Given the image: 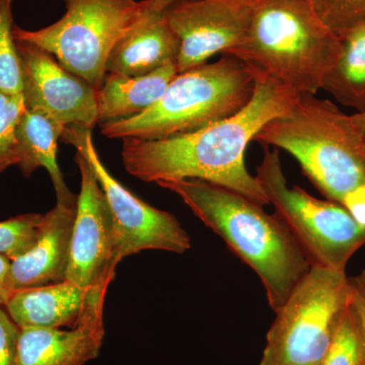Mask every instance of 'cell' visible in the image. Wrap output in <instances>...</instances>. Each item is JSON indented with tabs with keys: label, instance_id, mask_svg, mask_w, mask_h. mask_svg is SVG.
<instances>
[{
	"label": "cell",
	"instance_id": "5",
	"mask_svg": "<svg viewBox=\"0 0 365 365\" xmlns=\"http://www.w3.org/2000/svg\"><path fill=\"white\" fill-rule=\"evenodd\" d=\"M253 72L232 55L222 54L179 73L148 111L101 124L111 139L158 140L201 130L244 109L253 98Z\"/></svg>",
	"mask_w": 365,
	"mask_h": 365
},
{
	"label": "cell",
	"instance_id": "27",
	"mask_svg": "<svg viewBox=\"0 0 365 365\" xmlns=\"http://www.w3.org/2000/svg\"><path fill=\"white\" fill-rule=\"evenodd\" d=\"M341 205L347 209L359 225L365 227V184L348 193Z\"/></svg>",
	"mask_w": 365,
	"mask_h": 365
},
{
	"label": "cell",
	"instance_id": "17",
	"mask_svg": "<svg viewBox=\"0 0 365 365\" xmlns=\"http://www.w3.org/2000/svg\"><path fill=\"white\" fill-rule=\"evenodd\" d=\"M178 74L176 64H168L141 76L108 72L97 91L98 122L126 119L148 111L157 104Z\"/></svg>",
	"mask_w": 365,
	"mask_h": 365
},
{
	"label": "cell",
	"instance_id": "16",
	"mask_svg": "<svg viewBox=\"0 0 365 365\" xmlns=\"http://www.w3.org/2000/svg\"><path fill=\"white\" fill-rule=\"evenodd\" d=\"M179 53V38L163 11L155 13L144 6L139 20L113 48L106 71L146 76L168 64L177 66Z\"/></svg>",
	"mask_w": 365,
	"mask_h": 365
},
{
	"label": "cell",
	"instance_id": "1",
	"mask_svg": "<svg viewBox=\"0 0 365 365\" xmlns=\"http://www.w3.org/2000/svg\"><path fill=\"white\" fill-rule=\"evenodd\" d=\"M254 76L256 86L249 104L222 121L193 133L158 140L122 139L125 170L140 181L157 184L202 180L267 205L260 182L247 169L245 153L266 124L289 113L299 95Z\"/></svg>",
	"mask_w": 365,
	"mask_h": 365
},
{
	"label": "cell",
	"instance_id": "25",
	"mask_svg": "<svg viewBox=\"0 0 365 365\" xmlns=\"http://www.w3.org/2000/svg\"><path fill=\"white\" fill-rule=\"evenodd\" d=\"M4 307L0 306V365H16L21 328Z\"/></svg>",
	"mask_w": 365,
	"mask_h": 365
},
{
	"label": "cell",
	"instance_id": "2",
	"mask_svg": "<svg viewBox=\"0 0 365 365\" xmlns=\"http://www.w3.org/2000/svg\"><path fill=\"white\" fill-rule=\"evenodd\" d=\"M182 199L258 276L275 313L312 267L287 225L242 194L202 180L158 182Z\"/></svg>",
	"mask_w": 365,
	"mask_h": 365
},
{
	"label": "cell",
	"instance_id": "9",
	"mask_svg": "<svg viewBox=\"0 0 365 365\" xmlns=\"http://www.w3.org/2000/svg\"><path fill=\"white\" fill-rule=\"evenodd\" d=\"M61 139L88 160L104 191L115 223L118 260L150 250L176 254L189 251L191 239L176 216L144 202L110 174L95 148L91 129L66 127Z\"/></svg>",
	"mask_w": 365,
	"mask_h": 365
},
{
	"label": "cell",
	"instance_id": "10",
	"mask_svg": "<svg viewBox=\"0 0 365 365\" xmlns=\"http://www.w3.org/2000/svg\"><path fill=\"white\" fill-rule=\"evenodd\" d=\"M76 163L81 173V192L66 280L85 289L109 288L120 263L111 209L88 160L76 153Z\"/></svg>",
	"mask_w": 365,
	"mask_h": 365
},
{
	"label": "cell",
	"instance_id": "22",
	"mask_svg": "<svg viewBox=\"0 0 365 365\" xmlns=\"http://www.w3.org/2000/svg\"><path fill=\"white\" fill-rule=\"evenodd\" d=\"M25 110L23 95L0 91V174L20 162L18 125Z\"/></svg>",
	"mask_w": 365,
	"mask_h": 365
},
{
	"label": "cell",
	"instance_id": "18",
	"mask_svg": "<svg viewBox=\"0 0 365 365\" xmlns=\"http://www.w3.org/2000/svg\"><path fill=\"white\" fill-rule=\"evenodd\" d=\"M63 129L43 113L26 109L18 125L20 168L29 178L39 168H44L51 178L57 202H71L78 196L69 191L57 160L58 140Z\"/></svg>",
	"mask_w": 365,
	"mask_h": 365
},
{
	"label": "cell",
	"instance_id": "26",
	"mask_svg": "<svg viewBox=\"0 0 365 365\" xmlns=\"http://www.w3.org/2000/svg\"><path fill=\"white\" fill-rule=\"evenodd\" d=\"M349 307L354 314L361 344L362 360L365 365V270L348 277Z\"/></svg>",
	"mask_w": 365,
	"mask_h": 365
},
{
	"label": "cell",
	"instance_id": "11",
	"mask_svg": "<svg viewBox=\"0 0 365 365\" xmlns=\"http://www.w3.org/2000/svg\"><path fill=\"white\" fill-rule=\"evenodd\" d=\"M16 42L26 109L43 113L63 130L69 126L93 130L98 122L97 90L39 46Z\"/></svg>",
	"mask_w": 365,
	"mask_h": 365
},
{
	"label": "cell",
	"instance_id": "14",
	"mask_svg": "<svg viewBox=\"0 0 365 365\" xmlns=\"http://www.w3.org/2000/svg\"><path fill=\"white\" fill-rule=\"evenodd\" d=\"M76 209L78 199L71 202H57L44 215L42 230L35 246L28 253L11 261L14 292L66 280Z\"/></svg>",
	"mask_w": 365,
	"mask_h": 365
},
{
	"label": "cell",
	"instance_id": "15",
	"mask_svg": "<svg viewBox=\"0 0 365 365\" xmlns=\"http://www.w3.org/2000/svg\"><path fill=\"white\" fill-rule=\"evenodd\" d=\"M108 287L85 289L66 280L16 290L4 306L21 329H61L83 319L91 300Z\"/></svg>",
	"mask_w": 365,
	"mask_h": 365
},
{
	"label": "cell",
	"instance_id": "19",
	"mask_svg": "<svg viewBox=\"0 0 365 365\" xmlns=\"http://www.w3.org/2000/svg\"><path fill=\"white\" fill-rule=\"evenodd\" d=\"M339 49L322 90L338 102L365 111V19L337 34Z\"/></svg>",
	"mask_w": 365,
	"mask_h": 365
},
{
	"label": "cell",
	"instance_id": "20",
	"mask_svg": "<svg viewBox=\"0 0 365 365\" xmlns=\"http://www.w3.org/2000/svg\"><path fill=\"white\" fill-rule=\"evenodd\" d=\"M13 0H0V91L21 95V59L14 36Z\"/></svg>",
	"mask_w": 365,
	"mask_h": 365
},
{
	"label": "cell",
	"instance_id": "3",
	"mask_svg": "<svg viewBox=\"0 0 365 365\" xmlns=\"http://www.w3.org/2000/svg\"><path fill=\"white\" fill-rule=\"evenodd\" d=\"M338 49V36L307 0H254L246 38L225 54L241 60L254 76L297 95H316Z\"/></svg>",
	"mask_w": 365,
	"mask_h": 365
},
{
	"label": "cell",
	"instance_id": "6",
	"mask_svg": "<svg viewBox=\"0 0 365 365\" xmlns=\"http://www.w3.org/2000/svg\"><path fill=\"white\" fill-rule=\"evenodd\" d=\"M348 276L312 265L275 312L260 365H319L348 307Z\"/></svg>",
	"mask_w": 365,
	"mask_h": 365
},
{
	"label": "cell",
	"instance_id": "8",
	"mask_svg": "<svg viewBox=\"0 0 365 365\" xmlns=\"http://www.w3.org/2000/svg\"><path fill=\"white\" fill-rule=\"evenodd\" d=\"M66 13L37 31L14 26V39L39 46L96 90L106 78L108 58L118 41L144 11L143 0H63Z\"/></svg>",
	"mask_w": 365,
	"mask_h": 365
},
{
	"label": "cell",
	"instance_id": "24",
	"mask_svg": "<svg viewBox=\"0 0 365 365\" xmlns=\"http://www.w3.org/2000/svg\"><path fill=\"white\" fill-rule=\"evenodd\" d=\"M316 11L337 35L347 26L365 19V0H317Z\"/></svg>",
	"mask_w": 365,
	"mask_h": 365
},
{
	"label": "cell",
	"instance_id": "4",
	"mask_svg": "<svg viewBox=\"0 0 365 365\" xmlns=\"http://www.w3.org/2000/svg\"><path fill=\"white\" fill-rule=\"evenodd\" d=\"M254 141L287 150L321 193L334 202L365 184V145L351 118L332 102L299 93L285 116L275 118Z\"/></svg>",
	"mask_w": 365,
	"mask_h": 365
},
{
	"label": "cell",
	"instance_id": "31",
	"mask_svg": "<svg viewBox=\"0 0 365 365\" xmlns=\"http://www.w3.org/2000/svg\"><path fill=\"white\" fill-rule=\"evenodd\" d=\"M307 1H309V4H311V6H313L314 9V11H316L317 0H307Z\"/></svg>",
	"mask_w": 365,
	"mask_h": 365
},
{
	"label": "cell",
	"instance_id": "29",
	"mask_svg": "<svg viewBox=\"0 0 365 365\" xmlns=\"http://www.w3.org/2000/svg\"><path fill=\"white\" fill-rule=\"evenodd\" d=\"M182 1H189V0H143V4L148 11L163 13L165 9Z\"/></svg>",
	"mask_w": 365,
	"mask_h": 365
},
{
	"label": "cell",
	"instance_id": "23",
	"mask_svg": "<svg viewBox=\"0 0 365 365\" xmlns=\"http://www.w3.org/2000/svg\"><path fill=\"white\" fill-rule=\"evenodd\" d=\"M319 365H364L359 328L349 302L330 349Z\"/></svg>",
	"mask_w": 365,
	"mask_h": 365
},
{
	"label": "cell",
	"instance_id": "13",
	"mask_svg": "<svg viewBox=\"0 0 365 365\" xmlns=\"http://www.w3.org/2000/svg\"><path fill=\"white\" fill-rule=\"evenodd\" d=\"M106 292L91 300L78 325L21 329L16 365H86L98 359L105 339Z\"/></svg>",
	"mask_w": 365,
	"mask_h": 365
},
{
	"label": "cell",
	"instance_id": "30",
	"mask_svg": "<svg viewBox=\"0 0 365 365\" xmlns=\"http://www.w3.org/2000/svg\"><path fill=\"white\" fill-rule=\"evenodd\" d=\"M353 126L365 145V111L355 113L350 116Z\"/></svg>",
	"mask_w": 365,
	"mask_h": 365
},
{
	"label": "cell",
	"instance_id": "28",
	"mask_svg": "<svg viewBox=\"0 0 365 365\" xmlns=\"http://www.w3.org/2000/svg\"><path fill=\"white\" fill-rule=\"evenodd\" d=\"M11 260L0 255V306L4 307L14 290L11 281Z\"/></svg>",
	"mask_w": 365,
	"mask_h": 365
},
{
	"label": "cell",
	"instance_id": "21",
	"mask_svg": "<svg viewBox=\"0 0 365 365\" xmlns=\"http://www.w3.org/2000/svg\"><path fill=\"white\" fill-rule=\"evenodd\" d=\"M44 215L26 213L0 222V255L11 261L35 246L42 230Z\"/></svg>",
	"mask_w": 365,
	"mask_h": 365
},
{
	"label": "cell",
	"instance_id": "7",
	"mask_svg": "<svg viewBox=\"0 0 365 365\" xmlns=\"http://www.w3.org/2000/svg\"><path fill=\"white\" fill-rule=\"evenodd\" d=\"M257 179L276 215L304 250L312 265L345 272L353 255L365 246V227L340 203L321 200L299 187H289L279 150L263 146Z\"/></svg>",
	"mask_w": 365,
	"mask_h": 365
},
{
	"label": "cell",
	"instance_id": "12",
	"mask_svg": "<svg viewBox=\"0 0 365 365\" xmlns=\"http://www.w3.org/2000/svg\"><path fill=\"white\" fill-rule=\"evenodd\" d=\"M254 0H189L163 11L180 40L178 73L202 66L241 44L251 25Z\"/></svg>",
	"mask_w": 365,
	"mask_h": 365
}]
</instances>
